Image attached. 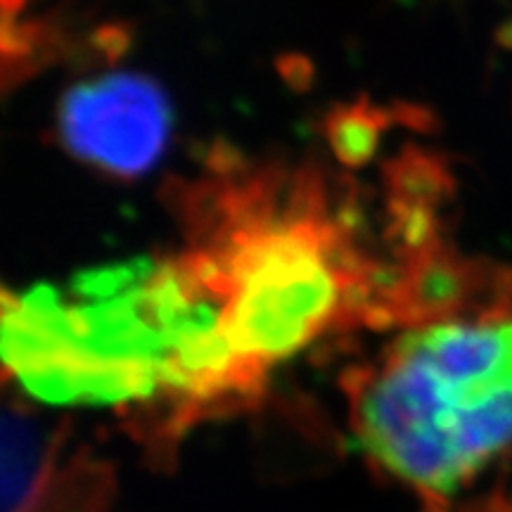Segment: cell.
I'll return each mask as SVG.
<instances>
[{"label":"cell","mask_w":512,"mask_h":512,"mask_svg":"<svg viewBox=\"0 0 512 512\" xmlns=\"http://www.w3.org/2000/svg\"><path fill=\"white\" fill-rule=\"evenodd\" d=\"M330 140L337 155L347 164H363L373 155L380 140V126L373 112L351 107L342 110L330 121Z\"/></svg>","instance_id":"obj_5"},{"label":"cell","mask_w":512,"mask_h":512,"mask_svg":"<svg viewBox=\"0 0 512 512\" xmlns=\"http://www.w3.org/2000/svg\"><path fill=\"white\" fill-rule=\"evenodd\" d=\"M176 313L155 261L88 273L62 294L36 287L5 302L3 354L31 394L60 403L164 396Z\"/></svg>","instance_id":"obj_3"},{"label":"cell","mask_w":512,"mask_h":512,"mask_svg":"<svg viewBox=\"0 0 512 512\" xmlns=\"http://www.w3.org/2000/svg\"><path fill=\"white\" fill-rule=\"evenodd\" d=\"M57 133L83 164L117 178H136L166 150L171 105L150 76L105 74L76 83L62 95Z\"/></svg>","instance_id":"obj_4"},{"label":"cell","mask_w":512,"mask_h":512,"mask_svg":"<svg viewBox=\"0 0 512 512\" xmlns=\"http://www.w3.org/2000/svg\"><path fill=\"white\" fill-rule=\"evenodd\" d=\"M354 427L384 472L432 501L456 494L512 444V316L420 320L363 370Z\"/></svg>","instance_id":"obj_2"},{"label":"cell","mask_w":512,"mask_h":512,"mask_svg":"<svg viewBox=\"0 0 512 512\" xmlns=\"http://www.w3.org/2000/svg\"><path fill=\"white\" fill-rule=\"evenodd\" d=\"M192 192L188 247L169 264L252 394L275 363L344 323L411 320L425 278L380 264L356 216L311 171L228 174Z\"/></svg>","instance_id":"obj_1"}]
</instances>
